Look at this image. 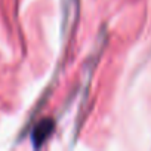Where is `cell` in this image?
<instances>
[{
	"label": "cell",
	"mask_w": 151,
	"mask_h": 151,
	"mask_svg": "<svg viewBox=\"0 0 151 151\" xmlns=\"http://www.w3.org/2000/svg\"><path fill=\"white\" fill-rule=\"evenodd\" d=\"M55 129V122L52 119H42L33 129L31 132V139H33V145L36 148H40L46 141L47 138L52 135Z\"/></svg>",
	"instance_id": "6da1fadb"
},
{
	"label": "cell",
	"mask_w": 151,
	"mask_h": 151,
	"mask_svg": "<svg viewBox=\"0 0 151 151\" xmlns=\"http://www.w3.org/2000/svg\"><path fill=\"white\" fill-rule=\"evenodd\" d=\"M71 3L74 5L76 11H79V9H77V8H79V0H68V6H67V9H65V17H64V21H65V22L68 21V14H70V9H68V8H71Z\"/></svg>",
	"instance_id": "7a4b0ae2"
}]
</instances>
